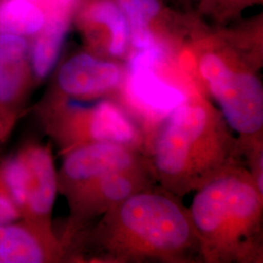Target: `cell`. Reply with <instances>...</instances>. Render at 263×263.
<instances>
[{"label":"cell","mask_w":263,"mask_h":263,"mask_svg":"<svg viewBox=\"0 0 263 263\" xmlns=\"http://www.w3.org/2000/svg\"><path fill=\"white\" fill-rule=\"evenodd\" d=\"M130 153L118 143L94 141L79 146L66 154L63 174L76 184H83L105 174L128 169Z\"/></svg>","instance_id":"cell-10"},{"label":"cell","mask_w":263,"mask_h":263,"mask_svg":"<svg viewBox=\"0 0 263 263\" xmlns=\"http://www.w3.org/2000/svg\"><path fill=\"white\" fill-rule=\"evenodd\" d=\"M120 215L129 231L156 249L176 250L188 240L187 220L167 198L153 194L128 198Z\"/></svg>","instance_id":"cell-3"},{"label":"cell","mask_w":263,"mask_h":263,"mask_svg":"<svg viewBox=\"0 0 263 263\" xmlns=\"http://www.w3.org/2000/svg\"><path fill=\"white\" fill-rule=\"evenodd\" d=\"M72 16H50L44 28L29 40L30 61L37 84L55 68L64 47Z\"/></svg>","instance_id":"cell-12"},{"label":"cell","mask_w":263,"mask_h":263,"mask_svg":"<svg viewBox=\"0 0 263 263\" xmlns=\"http://www.w3.org/2000/svg\"><path fill=\"white\" fill-rule=\"evenodd\" d=\"M259 200L254 188L234 178L209 184L193 201L192 216L204 233H214L230 219L245 220L258 210Z\"/></svg>","instance_id":"cell-4"},{"label":"cell","mask_w":263,"mask_h":263,"mask_svg":"<svg viewBox=\"0 0 263 263\" xmlns=\"http://www.w3.org/2000/svg\"><path fill=\"white\" fill-rule=\"evenodd\" d=\"M22 218L19 209L10 193L0 165V224Z\"/></svg>","instance_id":"cell-17"},{"label":"cell","mask_w":263,"mask_h":263,"mask_svg":"<svg viewBox=\"0 0 263 263\" xmlns=\"http://www.w3.org/2000/svg\"><path fill=\"white\" fill-rule=\"evenodd\" d=\"M98 187L104 197L113 201H121L129 197L131 182L117 173H109L98 178Z\"/></svg>","instance_id":"cell-16"},{"label":"cell","mask_w":263,"mask_h":263,"mask_svg":"<svg viewBox=\"0 0 263 263\" xmlns=\"http://www.w3.org/2000/svg\"><path fill=\"white\" fill-rule=\"evenodd\" d=\"M56 254L50 226L26 218L0 224V263L47 262Z\"/></svg>","instance_id":"cell-8"},{"label":"cell","mask_w":263,"mask_h":263,"mask_svg":"<svg viewBox=\"0 0 263 263\" xmlns=\"http://www.w3.org/2000/svg\"><path fill=\"white\" fill-rule=\"evenodd\" d=\"M136 135L131 121L111 103H100L86 112V144L94 141L129 143L135 140Z\"/></svg>","instance_id":"cell-13"},{"label":"cell","mask_w":263,"mask_h":263,"mask_svg":"<svg viewBox=\"0 0 263 263\" xmlns=\"http://www.w3.org/2000/svg\"><path fill=\"white\" fill-rule=\"evenodd\" d=\"M162 56L158 45L137 51L129 63L128 84L130 93L139 104L152 111L168 112L184 104L185 96L156 76L154 67Z\"/></svg>","instance_id":"cell-7"},{"label":"cell","mask_w":263,"mask_h":263,"mask_svg":"<svg viewBox=\"0 0 263 263\" xmlns=\"http://www.w3.org/2000/svg\"><path fill=\"white\" fill-rule=\"evenodd\" d=\"M0 165L22 218L50 226L49 216L58 189L50 147L36 142L25 143Z\"/></svg>","instance_id":"cell-1"},{"label":"cell","mask_w":263,"mask_h":263,"mask_svg":"<svg viewBox=\"0 0 263 263\" xmlns=\"http://www.w3.org/2000/svg\"><path fill=\"white\" fill-rule=\"evenodd\" d=\"M121 79L119 66L88 53H80L61 66L57 83L64 96L85 99L111 90Z\"/></svg>","instance_id":"cell-9"},{"label":"cell","mask_w":263,"mask_h":263,"mask_svg":"<svg viewBox=\"0 0 263 263\" xmlns=\"http://www.w3.org/2000/svg\"><path fill=\"white\" fill-rule=\"evenodd\" d=\"M127 17L130 28V40L137 51L156 45L151 33L149 23L160 11L158 0H117L116 2Z\"/></svg>","instance_id":"cell-15"},{"label":"cell","mask_w":263,"mask_h":263,"mask_svg":"<svg viewBox=\"0 0 263 263\" xmlns=\"http://www.w3.org/2000/svg\"><path fill=\"white\" fill-rule=\"evenodd\" d=\"M79 25L85 28L104 27L109 36L108 52L115 57L122 56L130 41V28L127 17L111 0H91L78 7Z\"/></svg>","instance_id":"cell-11"},{"label":"cell","mask_w":263,"mask_h":263,"mask_svg":"<svg viewBox=\"0 0 263 263\" xmlns=\"http://www.w3.org/2000/svg\"><path fill=\"white\" fill-rule=\"evenodd\" d=\"M200 71L233 129L242 134L261 129L262 86L255 76L232 70L215 54L202 58Z\"/></svg>","instance_id":"cell-2"},{"label":"cell","mask_w":263,"mask_h":263,"mask_svg":"<svg viewBox=\"0 0 263 263\" xmlns=\"http://www.w3.org/2000/svg\"><path fill=\"white\" fill-rule=\"evenodd\" d=\"M156 147V165L168 175L181 173L190 149L205 131L207 113L197 105L181 104L171 111Z\"/></svg>","instance_id":"cell-5"},{"label":"cell","mask_w":263,"mask_h":263,"mask_svg":"<svg viewBox=\"0 0 263 263\" xmlns=\"http://www.w3.org/2000/svg\"><path fill=\"white\" fill-rule=\"evenodd\" d=\"M47 18L44 0H0V33L30 40L44 28Z\"/></svg>","instance_id":"cell-14"},{"label":"cell","mask_w":263,"mask_h":263,"mask_svg":"<svg viewBox=\"0 0 263 263\" xmlns=\"http://www.w3.org/2000/svg\"><path fill=\"white\" fill-rule=\"evenodd\" d=\"M35 83L29 40L0 33V109L22 112Z\"/></svg>","instance_id":"cell-6"},{"label":"cell","mask_w":263,"mask_h":263,"mask_svg":"<svg viewBox=\"0 0 263 263\" xmlns=\"http://www.w3.org/2000/svg\"><path fill=\"white\" fill-rule=\"evenodd\" d=\"M21 113L0 109V142L9 137L20 119Z\"/></svg>","instance_id":"cell-18"}]
</instances>
